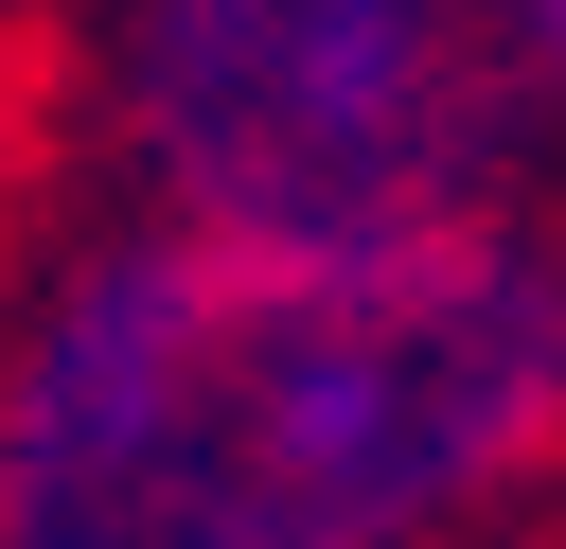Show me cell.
I'll return each mask as SVG.
<instances>
[{"label":"cell","mask_w":566,"mask_h":549,"mask_svg":"<svg viewBox=\"0 0 566 549\" xmlns=\"http://www.w3.org/2000/svg\"><path fill=\"white\" fill-rule=\"evenodd\" d=\"M566 460V248L106 230L0 354V549H460Z\"/></svg>","instance_id":"cell-1"},{"label":"cell","mask_w":566,"mask_h":549,"mask_svg":"<svg viewBox=\"0 0 566 549\" xmlns=\"http://www.w3.org/2000/svg\"><path fill=\"white\" fill-rule=\"evenodd\" d=\"M495 0H124L106 142L142 213L248 248H389L495 213Z\"/></svg>","instance_id":"cell-2"},{"label":"cell","mask_w":566,"mask_h":549,"mask_svg":"<svg viewBox=\"0 0 566 549\" xmlns=\"http://www.w3.org/2000/svg\"><path fill=\"white\" fill-rule=\"evenodd\" d=\"M495 35H513V89L566 106V0H495Z\"/></svg>","instance_id":"cell-3"}]
</instances>
